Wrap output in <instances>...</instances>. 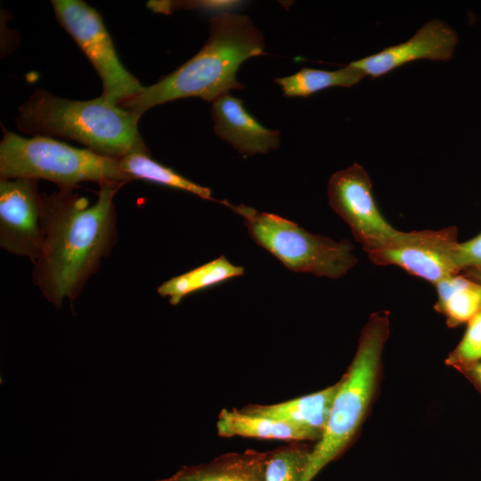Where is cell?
Returning <instances> with one entry per match:
<instances>
[{"instance_id":"cell-1","label":"cell","mask_w":481,"mask_h":481,"mask_svg":"<svg viewBox=\"0 0 481 481\" xmlns=\"http://www.w3.org/2000/svg\"><path fill=\"white\" fill-rule=\"evenodd\" d=\"M122 183L99 184L94 203L75 190L41 194L42 252L33 281L44 297L61 307L78 297L117 241L114 198Z\"/></svg>"},{"instance_id":"cell-2","label":"cell","mask_w":481,"mask_h":481,"mask_svg":"<svg viewBox=\"0 0 481 481\" xmlns=\"http://www.w3.org/2000/svg\"><path fill=\"white\" fill-rule=\"evenodd\" d=\"M262 54L263 36L249 17L216 14L210 19L208 41L192 58L118 106L140 118L150 109L181 98L200 97L213 102L232 89H243L237 70L248 59Z\"/></svg>"},{"instance_id":"cell-3","label":"cell","mask_w":481,"mask_h":481,"mask_svg":"<svg viewBox=\"0 0 481 481\" xmlns=\"http://www.w3.org/2000/svg\"><path fill=\"white\" fill-rule=\"evenodd\" d=\"M139 119L102 96L70 100L38 88L19 107L15 121L27 135L75 141L119 159L135 152L150 153L138 129Z\"/></svg>"},{"instance_id":"cell-4","label":"cell","mask_w":481,"mask_h":481,"mask_svg":"<svg viewBox=\"0 0 481 481\" xmlns=\"http://www.w3.org/2000/svg\"><path fill=\"white\" fill-rule=\"evenodd\" d=\"M388 335L389 313L372 314L362 330L354 359L338 381L326 426L309 452L301 481H312L343 452L357 432L377 387Z\"/></svg>"},{"instance_id":"cell-5","label":"cell","mask_w":481,"mask_h":481,"mask_svg":"<svg viewBox=\"0 0 481 481\" xmlns=\"http://www.w3.org/2000/svg\"><path fill=\"white\" fill-rule=\"evenodd\" d=\"M14 178L46 179L65 190H75L83 182L132 181L118 159L53 138H27L5 130L0 142V179Z\"/></svg>"},{"instance_id":"cell-6","label":"cell","mask_w":481,"mask_h":481,"mask_svg":"<svg viewBox=\"0 0 481 481\" xmlns=\"http://www.w3.org/2000/svg\"><path fill=\"white\" fill-rule=\"evenodd\" d=\"M221 203L241 216L253 240L291 271L337 279L357 263L353 245L346 240L313 234L290 220L243 204Z\"/></svg>"},{"instance_id":"cell-7","label":"cell","mask_w":481,"mask_h":481,"mask_svg":"<svg viewBox=\"0 0 481 481\" xmlns=\"http://www.w3.org/2000/svg\"><path fill=\"white\" fill-rule=\"evenodd\" d=\"M57 20L87 56L102 83L100 96L118 105L143 89L121 63L100 13L82 0L52 1Z\"/></svg>"},{"instance_id":"cell-8","label":"cell","mask_w":481,"mask_h":481,"mask_svg":"<svg viewBox=\"0 0 481 481\" xmlns=\"http://www.w3.org/2000/svg\"><path fill=\"white\" fill-rule=\"evenodd\" d=\"M457 228L413 232L398 231L394 236L364 251L378 265H396L434 286L460 273L454 262Z\"/></svg>"},{"instance_id":"cell-9","label":"cell","mask_w":481,"mask_h":481,"mask_svg":"<svg viewBox=\"0 0 481 481\" xmlns=\"http://www.w3.org/2000/svg\"><path fill=\"white\" fill-rule=\"evenodd\" d=\"M328 196L331 208L346 223L364 250L398 232L382 216L372 194L371 177L358 163L330 176Z\"/></svg>"},{"instance_id":"cell-10","label":"cell","mask_w":481,"mask_h":481,"mask_svg":"<svg viewBox=\"0 0 481 481\" xmlns=\"http://www.w3.org/2000/svg\"><path fill=\"white\" fill-rule=\"evenodd\" d=\"M41 194L37 180L0 179V247L33 265L43 248Z\"/></svg>"},{"instance_id":"cell-11","label":"cell","mask_w":481,"mask_h":481,"mask_svg":"<svg viewBox=\"0 0 481 481\" xmlns=\"http://www.w3.org/2000/svg\"><path fill=\"white\" fill-rule=\"evenodd\" d=\"M457 44V32L449 24L440 19H431L407 41L349 64L365 76L377 78L417 60L448 61L452 58Z\"/></svg>"},{"instance_id":"cell-12","label":"cell","mask_w":481,"mask_h":481,"mask_svg":"<svg viewBox=\"0 0 481 481\" xmlns=\"http://www.w3.org/2000/svg\"><path fill=\"white\" fill-rule=\"evenodd\" d=\"M211 116L216 134L241 155L266 153L279 146L280 132L261 125L240 99L229 94L212 102Z\"/></svg>"},{"instance_id":"cell-13","label":"cell","mask_w":481,"mask_h":481,"mask_svg":"<svg viewBox=\"0 0 481 481\" xmlns=\"http://www.w3.org/2000/svg\"><path fill=\"white\" fill-rule=\"evenodd\" d=\"M266 457L267 452L253 450L227 453L157 481H265Z\"/></svg>"},{"instance_id":"cell-14","label":"cell","mask_w":481,"mask_h":481,"mask_svg":"<svg viewBox=\"0 0 481 481\" xmlns=\"http://www.w3.org/2000/svg\"><path fill=\"white\" fill-rule=\"evenodd\" d=\"M220 436L288 441L319 440L318 431L296 426L245 410H223L217 420Z\"/></svg>"},{"instance_id":"cell-15","label":"cell","mask_w":481,"mask_h":481,"mask_svg":"<svg viewBox=\"0 0 481 481\" xmlns=\"http://www.w3.org/2000/svg\"><path fill=\"white\" fill-rule=\"evenodd\" d=\"M338 382L318 392L270 405H249L243 410L313 429L322 434Z\"/></svg>"},{"instance_id":"cell-16","label":"cell","mask_w":481,"mask_h":481,"mask_svg":"<svg viewBox=\"0 0 481 481\" xmlns=\"http://www.w3.org/2000/svg\"><path fill=\"white\" fill-rule=\"evenodd\" d=\"M437 300L434 308L445 316L449 327L469 322L481 312V284L461 273L435 285Z\"/></svg>"},{"instance_id":"cell-17","label":"cell","mask_w":481,"mask_h":481,"mask_svg":"<svg viewBox=\"0 0 481 481\" xmlns=\"http://www.w3.org/2000/svg\"><path fill=\"white\" fill-rule=\"evenodd\" d=\"M242 266L232 264L225 257L221 256L205 265L198 266L187 273L175 276L160 284L157 291L164 298H168L171 305L176 306L181 300L196 291L219 284L231 278L241 276Z\"/></svg>"},{"instance_id":"cell-18","label":"cell","mask_w":481,"mask_h":481,"mask_svg":"<svg viewBox=\"0 0 481 481\" xmlns=\"http://www.w3.org/2000/svg\"><path fill=\"white\" fill-rule=\"evenodd\" d=\"M366 77L360 69L348 64L336 70L304 68L290 76L274 81L281 86L284 96L308 97L317 92L335 86L351 87Z\"/></svg>"},{"instance_id":"cell-19","label":"cell","mask_w":481,"mask_h":481,"mask_svg":"<svg viewBox=\"0 0 481 481\" xmlns=\"http://www.w3.org/2000/svg\"><path fill=\"white\" fill-rule=\"evenodd\" d=\"M118 160L121 169L132 181L143 179L191 192L203 200L217 201L212 197L209 188L195 183L172 168L157 162L151 158L150 153L135 152Z\"/></svg>"},{"instance_id":"cell-20","label":"cell","mask_w":481,"mask_h":481,"mask_svg":"<svg viewBox=\"0 0 481 481\" xmlns=\"http://www.w3.org/2000/svg\"><path fill=\"white\" fill-rule=\"evenodd\" d=\"M310 451L294 443L267 452L265 481H301Z\"/></svg>"},{"instance_id":"cell-21","label":"cell","mask_w":481,"mask_h":481,"mask_svg":"<svg viewBox=\"0 0 481 481\" xmlns=\"http://www.w3.org/2000/svg\"><path fill=\"white\" fill-rule=\"evenodd\" d=\"M481 360V312L469 322L461 342L452 351L446 360V364L454 366L459 363Z\"/></svg>"},{"instance_id":"cell-22","label":"cell","mask_w":481,"mask_h":481,"mask_svg":"<svg viewBox=\"0 0 481 481\" xmlns=\"http://www.w3.org/2000/svg\"><path fill=\"white\" fill-rule=\"evenodd\" d=\"M241 5L240 1L195 0V1H149L147 6L154 12L170 14L179 10H200L203 12H231Z\"/></svg>"},{"instance_id":"cell-23","label":"cell","mask_w":481,"mask_h":481,"mask_svg":"<svg viewBox=\"0 0 481 481\" xmlns=\"http://www.w3.org/2000/svg\"><path fill=\"white\" fill-rule=\"evenodd\" d=\"M454 262L460 273L469 269L481 267V233L457 244Z\"/></svg>"},{"instance_id":"cell-24","label":"cell","mask_w":481,"mask_h":481,"mask_svg":"<svg viewBox=\"0 0 481 481\" xmlns=\"http://www.w3.org/2000/svg\"><path fill=\"white\" fill-rule=\"evenodd\" d=\"M466 377L481 395V360L452 366Z\"/></svg>"},{"instance_id":"cell-25","label":"cell","mask_w":481,"mask_h":481,"mask_svg":"<svg viewBox=\"0 0 481 481\" xmlns=\"http://www.w3.org/2000/svg\"><path fill=\"white\" fill-rule=\"evenodd\" d=\"M467 278L481 284V267L472 268L461 273Z\"/></svg>"}]
</instances>
